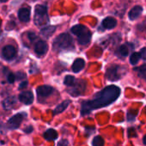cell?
I'll use <instances>...</instances> for the list:
<instances>
[{"mask_svg": "<svg viewBox=\"0 0 146 146\" xmlns=\"http://www.w3.org/2000/svg\"><path fill=\"white\" fill-rule=\"evenodd\" d=\"M120 95V89L115 85H110L97 93L94 99L82 103L81 114L87 115L94 109H98L110 105L115 102Z\"/></svg>", "mask_w": 146, "mask_h": 146, "instance_id": "cell-1", "label": "cell"}, {"mask_svg": "<svg viewBox=\"0 0 146 146\" xmlns=\"http://www.w3.org/2000/svg\"><path fill=\"white\" fill-rule=\"evenodd\" d=\"M74 47V43H73L72 37L67 34H61L56 37L52 43V48L54 51L59 52L63 50H70Z\"/></svg>", "mask_w": 146, "mask_h": 146, "instance_id": "cell-2", "label": "cell"}, {"mask_svg": "<svg viewBox=\"0 0 146 146\" xmlns=\"http://www.w3.org/2000/svg\"><path fill=\"white\" fill-rule=\"evenodd\" d=\"M71 33L78 36V40L80 45H87L91 40V32L84 25H75L70 29Z\"/></svg>", "mask_w": 146, "mask_h": 146, "instance_id": "cell-3", "label": "cell"}, {"mask_svg": "<svg viewBox=\"0 0 146 146\" xmlns=\"http://www.w3.org/2000/svg\"><path fill=\"white\" fill-rule=\"evenodd\" d=\"M34 22L36 26H43L48 23L49 17L47 14V7L42 5H37L35 8Z\"/></svg>", "mask_w": 146, "mask_h": 146, "instance_id": "cell-4", "label": "cell"}, {"mask_svg": "<svg viewBox=\"0 0 146 146\" xmlns=\"http://www.w3.org/2000/svg\"><path fill=\"white\" fill-rule=\"evenodd\" d=\"M125 68L119 65H112L107 70L106 77L110 81H117L120 79L125 73Z\"/></svg>", "mask_w": 146, "mask_h": 146, "instance_id": "cell-5", "label": "cell"}, {"mask_svg": "<svg viewBox=\"0 0 146 146\" xmlns=\"http://www.w3.org/2000/svg\"><path fill=\"white\" fill-rule=\"evenodd\" d=\"M86 87V82L84 80H78L76 84L71 87V89L69 90V93L73 96H78L83 94L85 90Z\"/></svg>", "mask_w": 146, "mask_h": 146, "instance_id": "cell-6", "label": "cell"}, {"mask_svg": "<svg viewBox=\"0 0 146 146\" xmlns=\"http://www.w3.org/2000/svg\"><path fill=\"white\" fill-rule=\"evenodd\" d=\"M24 118V114L23 113H17L14 116H12L7 123V125L10 129H17L21 123L23 122Z\"/></svg>", "mask_w": 146, "mask_h": 146, "instance_id": "cell-7", "label": "cell"}, {"mask_svg": "<svg viewBox=\"0 0 146 146\" xmlns=\"http://www.w3.org/2000/svg\"><path fill=\"white\" fill-rule=\"evenodd\" d=\"M17 55V50L13 46L7 45L2 50V56L6 60H11Z\"/></svg>", "mask_w": 146, "mask_h": 146, "instance_id": "cell-8", "label": "cell"}, {"mask_svg": "<svg viewBox=\"0 0 146 146\" xmlns=\"http://www.w3.org/2000/svg\"><path fill=\"white\" fill-rule=\"evenodd\" d=\"M36 92L39 98H46L53 92V89L48 85H42L37 88Z\"/></svg>", "mask_w": 146, "mask_h": 146, "instance_id": "cell-9", "label": "cell"}, {"mask_svg": "<svg viewBox=\"0 0 146 146\" xmlns=\"http://www.w3.org/2000/svg\"><path fill=\"white\" fill-rule=\"evenodd\" d=\"M47 49H48L47 43L44 40H38L35 45V52L39 56L44 55L47 52Z\"/></svg>", "mask_w": 146, "mask_h": 146, "instance_id": "cell-10", "label": "cell"}, {"mask_svg": "<svg viewBox=\"0 0 146 146\" xmlns=\"http://www.w3.org/2000/svg\"><path fill=\"white\" fill-rule=\"evenodd\" d=\"M18 18L23 23H28L30 20V8L23 7L18 11Z\"/></svg>", "mask_w": 146, "mask_h": 146, "instance_id": "cell-11", "label": "cell"}, {"mask_svg": "<svg viewBox=\"0 0 146 146\" xmlns=\"http://www.w3.org/2000/svg\"><path fill=\"white\" fill-rule=\"evenodd\" d=\"M19 101L26 105H29L33 102L34 101V96H33V93L31 91H23L22 92L19 96Z\"/></svg>", "mask_w": 146, "mask_h": 146, "instance_id": "cell-12", "label": "cell"}, {"mask_svg": "<svg viewBox=\"0 0 146 146\" xmlns=\"http://www.w3.org/2000/svg\"><path fill=\"white\" fill-rule=\"evenodd\" d=\"M117 25V21L116 19H114L113 17H106L102 23V26L105 29H112L113 28H115Z\"/></svg>", "mask_w": 146, "mask_h": 146, "instance_id": "cell-13", "label": "cell"}, {"mask_svg": "<svg viewBox=\"0 0 146 146\" xmlns=\"http://www.w3.org/2000/svg\"><path fill=\"white\" fill-rule=\"evenodd\" d=\"M143 12V8L141 6H135L133 7L130 11H129V14H128V17H129V19L130 20H136L137 18H138V17H140V15L142 14Z\"/></svg>", "mask_w": 146, "mask_h": 146, "instance_id": "cell-14", "label": "cell"}, {"mask_svg": "<svg viewBox=\"0 0 146 146\" xmlns=\"http://www.w3.org/2000/svg\"><path fill=\"white\" fill-rule=\"evenodd\" d=\"M17 98L15 96H11L6 98L4 102H3V107L6 110H10L13 108H15L16 104H17Z\"/></svg>", "mask_w": 146, "mask_h": 146, "instance_id": "cell-15", "label": "cell"}, {"mask_svg": "<svg viewBox=\"0 0 146 146\" xmlns=\"http://www.w3.org/2000/svg\"><path fill=\"white\" fill-rule=\"evenodd\" d=\"M85 65V62L83 58H77L72 64V70L74 72H79Z\"/></svg>", "mask_w": 146, "mask_h": 146, "instance_id": "cell-16", "label": "cell"}, {"mask_svg": "<svg viewBox=\"0 0 146 146\" xmlns=\"http://www.w3.org/2000/svg\"><path fill=\"white\" fill-rule=\"evenodd\" d=\"M55 30H56L55 26H47V27L43 28L40 30V35L45 38H49L50 36H52L53 35Z\"/></svg>", "mask_w": 146, "mask_h": 146, "instance_id": "cell-17", "label": "cell"}, {"mask_svg": "<svg viewBox=\"0 0 146 146\" xmlns=\"http://www.w3.org/2000/svg\"><path fill=\"white\" fill-rule=\"evenodd\" d=\"M58 137V132L53 129H48L44 133V138L47 141L55 140Z\"/></svg>", "mask_w": 146, "mask_h": 146, "instance_id": "cell-18", "label": "cell"}, {"mask_svg": "<svg viewBox=\"0 0 146 146\" xmlns=\"http://www.w3.org/2000/svg\"><path fill=\"white\" fill-rule=\"evenodd\" d=\"M70 103V100L64 101L62 103H60L59 105H58V106L56 107V108H55L54 111H53V114H54V115H55V114H58V113H62L63 111H64V110L68 108V106H69Z\"/></svg>", "mask_w": 146, "mask_h": 146, "instance_id": "cell-19", "label": "cell"}, {"mask_svg": "<svg viewBox=\"0 0 146 146\" xmlns=\"http://www.w3.org/2000/svg\"><path fill=\"white\" fill-rule=\"evenodd\" d=\"M77 80L76 78L73 77V76H70V75H68L64 78V83L66 86H69V87H72L76 84Z\"/></svg>", "mask_w": 146, "mask_h": 146, "instance_id": "cell-20", "label": "cell"}, {"mask_svg": "<svg viewBox=\"0 0 146 146\" xmlns=\"http://www.w3.org/2000/svg\"><path fill=\"white\" fill-rule=\"evenodd\" d=\"M134 70L137 71L138 76H139L140 78H145V80H146V64H143V65H141L140 67L135 68Z\"/></svg>", "mask_w": 146, "mask_h": 146, "instance_id": "cell-21", "label": "cell"}, {"mask_svg": "<svg viewBox=\"0 0 146 146\" xmlns=\"http://www.w3.org/2000/svg\"><path fill=\"white\" fill-rule=\"evenodd\" d=\"M118 53H119V55H120L122 57H126L129 53V48H128L127 45L120 46L119 48L118 49Z\"/></svg>", "mask_w": 146, "mask_h": 146, "instance_id": "cell-22", "label": "cell"}, {"mask_svg": "<svg viewBox=\"0 0 146 146\" xmlns=\"http://www.w3.org/2000/svg\"><path fill=\"white\" fill-rule=\"evenodd\" d=\"M141 58V53L139 52H133L130 57V63L131 64H136Z\"/></svg>", "mask_w": 146, "mask_h": 146, "instance_id": "cell-23", "label": "cell"}, {"mask_svg": "<svg viewBox=\"0 0 146 146\" xmlns=\"http://www.w3.org/2000/svg\"><path fill=\"white\" fill-rule=\"evenodd\" d=\"M104 139L100 137V136H97L96 137L93 141H92V145L93 146H104Z\"/></svg>", "mask_w": 146, "mask_h": 146, "instance_id": "cell-24", "label": "cell"}, {"mask_svg": "<svg viewBox=\"0 0 146 146\" xmlns=\"http://www.w3.org/2000/svg\"><path fill=\"white\" fill-rule=\"evenodd\" d=\"M7 80H8V82H9L10 84H13V83L15 82V80H16V76H15V74H13V73L10 72L9 74H8V76H7Z\"/></svg>", "mask_w": 146, "mask_h": 146, "instance_id": "cell-25", "label": "cell"}, {"mask_svg": "<svg viewBox=\"0 0 146 146\" xmlns=\"http://www.w3.org/2000/svg\"><path fill=\"white\" fill-rule=\"evenodd\" d=\"M15 76H16V79H18V80L23 79V78H25V77H26V75L24 74V73H23V72H21V71L16 73Z\"/></svg>", "mask_w": 146, "mask_h": 146, "instance_id": "cell-26", "label": "cell"}, {"mask_svg": "<svg viewBox=\"0 0 146 146\" xmlns=\"http://www.w3.org/2000/svg\"><path fill=\"white\" fill-rule=\"evenodd\" d=\"M28 36H29V40H30L31 41H34V40L37 38L36 35H35V33H33V32H29V33L28 34Z\"/></svg>", "mask_w": 146, "mask_h": 146, "instance_id": "cell-27", "label": "cell"}, {"mask_svg": "<svg viewBox=\"0 0 146 146\" xmlns=\"http://www.w3.org/2000/svg\"><path fill=\"white\" fill-rule=\"evenodd\" d=\"M68 145H69V143L66 139H63V140L59 141L58 143V146H68Z\"/></svg>", "mask_w": 146, "mask_h": 146, "instance_id": "cell-28", "label": "cell"}, {"mask_svg": "<svg viewBox=\"0 0 146 146\" xmlns=\"http://www.w3.org/2000/svg\"><path fill=\"white\" fill-rule=\"evenodd\" d=\"M27 86H28V82H27V81H24V82H23V83L20 84V85H19V90H23V89H25Z\"/></svg>", "mask_w": 146, "mask_h": 146, "instance_id": "cell-29", "label": "cell"}, {"mask_svg": "<svg viewBox=\"0 0 146 146\" xmlns=\"http://www.w3.org/2000/svg\"><path fill=\"white\" fill-rule=\"evenodd\" d=\"M141 57L143 58V59H145L146 60V47H144V48H143L142 50H141Z\"/></svg>", "mask_w": 146, "mask_h": 146, "instance_id": "cell-30", "label": "cell"}, {"mask_svg": "<svg viewBox=\"0 0 146 146\" xmlns=\"http://www.w3.org/2000/svg\"><path fill=\"white\" fill-rule=\"evenodd\" d=\"M32 131H33V127H32L31 125L24 129V131H25L26 133H30V132H31Z\"/></svg>", "mask_w": 146, "mask_h": 146, "instance_id": "cell-31", "label": "cell"}, {"mask_svg": "<svg viewBox=\"0 0 146 146\" xmlns=\"http://www.w3.org/2000/svg\"><path fill=\"white\" fill-rule=\"evenodd\" d=\"M143 143H144V144L146 145V135H145V136L143 137Z\"/></svg>", "mask_w": 146, "mask_h": 146, "instance_id": "cell-32", "label": "cell"}, {"mask_svg": "<svg viewBox=\"0 0 146 146\" xmlns=\"http://www.w3.org/2000/svg\"><path fill=\"white\" fill-rule=\"evenodd\" d=\"M8 0H0V2H2V3H5V2H7Z\"/></svg>", "mask_w": 146, "mask_h": 146, "instance_id": "cell-33", "label": "cell"}, {"mask_svg": "<svg viewBox=\"0 0 146 146\" xmlns=\"http://www.w3.org/2000/svg\"><path fill=\"white\" fill-rule=\"evenodd\" d=\"M0 34H1V29H0Z\"/></svg>", "mask_w": 146, "mask_h": 146, "instance_id": "cell-34", "label": "cell"}]
</instances>
